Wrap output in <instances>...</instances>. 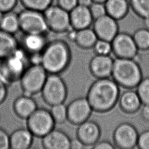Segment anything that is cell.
<instances>
[{"mask_svg":"<svg viewBox=\"0 0 149 149\" xmlns=\"http://www.w3.org/2000/svg\"><path fill=\"white\" fill-rule=\"evenodd\" d=\"M119 86L109 77L95 81L89 88L86 97L93 111L103 113L111 110L121 95Z\"/></svg>","mask_w":149,"mask_h":149,"instance_id":"6da1fadb","label":"cell"},{"mask_svg":"<svg viewBox=\"0 0 149 149\" xmlns=\"http://www.w3.org/2000/svg\"><path fill=\"white\" fill-rule=\"evenodd\" d=\"M71 61L70 47L61 39L48 41L41 52V65L48 74H60L69 68Z\"/></svg>","mask_w":149,"mask_h":149,"instance_id":"7a4b0ae2","label":"cell"},{"mask_svg":"<svg viewBox=\"0 0 149 149\" xmlns=\"http://www.w3.org/2000/svg\"><path fill=\"white\" fill-rule=\"evenodd\" d=\"M111 76L119 86L132 89L143 79V72L135 59L117 58L114 60Z\"/></svg>","mask_w":149,"mask_h":149,"instance_id":"3957f363","label":"cell"},{"mask_svg":"<svg viewBox=\"0 0 149 149\" xmlns=\"http://www.w3.org/2000/svg\"><path fill=\"white\" fill-rule=\"evenodd\" d=\"M1 78L9 85L20 81L29 63L28 55L20 47L6 58L1 60Z\"/></svg>","mask_w":149,"mask_h":149,"instance_id":"277c9868","label":"cell"},{"mask_svg":"<svg viewBox=\"0 0 149 149\" xmlns=\"http://www.w3.org/2000/svg\"><path fill=\"white\" fill-rule=\"evenodd\" d=\"M41 93L44 102L52 107L65 103L68 90L66 83L60 74H48Z\"/></svg>","mask_w":149,"mask_h":149,"instance_id":"5b68a950","label":"cell"},{"mask_svg":"<svg viewBox=\"0 0 149 149\" xmlns=\"http://www.w3.org/2000/svg\"><path fill=\"white\" fill-rule=\"evenodd\" d=\"M48 75L41 65H30L27 67L20 79L22 94L32 96L41 92Z\"/></svg>","mask_w":149,"mask_h":149,"instance_id":"8992f818","label":"cell"},{"mask_svg":"<svg viewBox=\"0 0 149 149\" xmlns=\"http://www.w3.org/2000/svg\"><path fill=\"white\" fill-rule=\"evenodd\" d=\"M27 120V127L34 136L42 137L55 128L56 124L50 111L38 107Z\"/></svg>","mask_w":149,"mask_h":149,"instance_id":"52a82bcc","label":"cell"},{"mask_svg":"<svg viewBox=\"0 0 149 149\" xmlns=\"http://www.w3.org/2000/svg\"><path fill=\"white\" fill-rule=\"evenodd\" d=\"M18 17L22 33L47 34L49 31L43 12L25 9L18 13Z\"/></svg>","mask_w":149,"mask_h":149,"instance_id":"ba28073f","label":"cell"},{"mask_svg":"<svg viewBox=\"0 0 149 149\" xmlns=\"http://www.w3.org/2000/svg\"><path fill=\"white\" fill-rule=\"evenodd\" d=\"M49 31L66 33L71 28L70 12L57 5H52L43 12Z\"/></svg>","mask_w":149,"mask_h":149,"instance_id":"9c48e42d","label":"cell"},{"mask_svg":"<svg viewBox=\"0 0 149 149\" xmlns=\"http://www.w3.org/2000/svg\"><path fill=\"white\" fill-rule=\"evenodd\" d=\"M112 52L117 58H135L138 49L132 35L126 32H119L111 42Z\"/></svg>","mask_w":149,"mask_h":149,"instance_id":"30bf717a","label":"cell"},{"mask_svg":"<svg viewBox=\"0 0 149 149\" xmlns=\"http://www.w3.org/2000/svg\"><path fill=\"white\" fill-rule=\"evenodd\" d=\"M139 134L133 125L123 123L115 129L113 139L115 145L122 149H131L137 146Z\"/></svg>","mask_w":149,"mask_h":149,"instance_id":"8fae6325","label":"cell"},{"mask_svg":"<svg viewBox=\"0 0 149 149\" xmlns=\"http://www.w3.org/2000/svg\"><path fill=\"white\" fill-rule=\"evenodd\" d=\"M93 111L86 97L78 98L67 106V121L74 125H80L89 120Z\"/></svg>","mask_w":149,"mask_h":149,"instance_id":"7c38bea8","label":"cell"},{"mask_svg":"<svg viewBox=\"0 0 149 149\" xmlns=\"http://www.w3.org/2000/svg\"><path fill=\"white\" fill-rule=\"evenodd\" d=\"M118 22L106 14L94 20L93 29L98 39L111 42L119 32Z\"/></svg>","mask_w":149,"mask_h":149,"instance_id":"4fadbf2b","label":"cell"},{"mask_svg":"<svg viewBox=\"0 0 149 149\" xmlns=\"http://www.w3.org/2000/svg\"><path fill=\"white\" fill-rule=\"evenodd\" d=\"M100 127L96 122L87 120L79 125L77 130L78 138L85 146H93L99 141L101 136Z\"/></svg>","mask_w":149,"mask_h":149,"instance_id":"5bb4252c","label":"cell"},{"mask_svg":"<svg viewBox=\"0 0 149 149\" xmlns=\"http://www.w3.org/2000/svg\"><path fill=\"white\" fill-rule=\"evenodd\" d=\"M114 60L110 55L96 54L91 58L89 63L91 72L97 79L111 77Z\"/></svg>","mask_w":149,"mask_h":149,"instance_id":"9a60e30c","label":"cell"},{"mask_svg":"<svg viewBox=\"0 0 149 149\" xmlns=\"http://www.w3.org/2000/svg\"><path fill=\"white\" fill-rule=\"evenodd\" d=\"M48 42L46 34L23 33L19 45L20 47L29 56L41 54Z\"/></svg>","mask_w":149,"mask_h":149,"instance_id":"2e32d148","label":"cell"},{"mask_svg":"<svg viewBox=\"0 0 149 149\" xmlns=\"http://www.w3.org/2000/svg\"><path fill=\"white\" fill-rule=\"evenodd\" d=\"M71 139L64 131L53 129L42 138V146L46 149H71Z\"/></svg>","mask_w":149,"mask_h":149,"instance_id":"e0dca14e","label":"cell"},{"mask_svg":"<svg viewBox=\"0 0 149 149\" xmlns=\"http://www.w3.org/2000/svg\"><path fill=\"white\" fill-rule=\"evenodd\" d=\"M71 26L76 30L91 28L94 19L89 7L78 5L70 12Z\"/></svg>","mask_w":149,"mask_h":149,"instance_id":"ac0fdd59","label":"cell"},{"mask_svg":"<svg viewBox=\"0 0 149 149\" xmlns=\"http://www.w3.org/2000/svg\"><path fill=\"white\" fill-rule=\"evenodd\" d=\"M37 101L32 96L22 94L14 100L13 109L20 119H27L38 108Z\"/></svg>","mask_w":149,"mask_h":149,"instance_id":"d6986e66","label":"cell"},{"mask_svg":"<svg viewBox=\"0 0 149 149\" xmlns=\"http://www.w3.org/2000/svg\"><path fill=\"white\" fill-rule=\"evenodd\" d=\"M34 137L27 127L16 129L9 135L10 149H29L32 146Z\"/></svg>","mask_w":149,"mask_h":149,"instance_id":"ffe728a7","label":"cell"},{"mask_svg":"<svg viewBox=\"0 0 149 149\" xmlns=\"http://www.w3.org/2000/svg\"><path fill=\"white\" fill-rule=\"evenodd\" d=\"M119 102L121 109L130 114L137 112L143 104L137 92L130 89L120 95Z\"/></svg>","mask_w":149,"mask_h":149,"instance_id":"44dd1931","label":"cell"},{"mask_svg":"<svg viewBox=\"0 0 149 149\" xmlns=\"http://www.w3.org/2000/svg\"><path fill=\"white\" fill-rule=\"evenodd\" d=\"M104 4L107 15L117 21L126 17L130 9L129 0H107Z\"/></svg>","mask_w":149,"mask_h":149,"instance_id":"7402d4cb","label":"cell"},{"mask_svg":"<svg viewBox=\"0 0 149 149\" xmlns=\"http://www.w3.org/2000/svg\"><path fill=\"white\" fill-rule=\"evenodd\" d=\"M20 47L15 35L0 30V60L13 54Z\"/></svg>","mask_w":149,"mask_h":149,"instance_id":"603a6c76","label":"cell"},{"mask_svg":"<svg viewBox=\"0 0 149 149\" xmlns=\"http://www.w3.org/2000/svg\"><path fill=\"white\" fill-rule=\"evenodd\" d=\"M98 38L93 29H84L77 31L74 42L79 47L83 49L93 48Z\"/></svg>","mask_w":149,"mask_h":149,"instance_id":"cb8c5ba5","label":"cell"},{"mask_svg":"<svg viewBox=\"0 0 149 149\" xmlns=\"http://www.w3.org/2000/svg\"><path fill=\"white\" fill-rule=\"evenodd\" d=\"M0 30L13 35L20 31L18 13L13 11L4 13L0 24Z\"/></svg>","mask_w":149,"mask_h":149,"instance_id":"d4e9b609","label":"cell"},{"mask_svg":"<svg viewBox=\"0 0 149 149\" xmlns=\"http://www.w3.org/2000/svg\"><path fill=\"white\" fill-rule=\"evenodd\" d=\"M25 9L44 12L52 5L54 0H19Z\"/></svg>","mask_w":149,"mask_h":149,"instance_id":"484cf974","label":"cell"},{"mask_svg":"<svg viewBox=\"0 0 149 149\" xmlns=\"http://www.w3.org/2000/svg\"><path fill=\"white\" fill-rule=\"evenodd\" d=\"M130 9L135 15L144 19L149 16V0H129Z\"/></svg>","mask_w":149,"mask_h":149,"instance_id":"4316f807","label":"cell"},{"mask_svg":"<svg viewBox=\"0 0 149 149\" xmlns=\"http://www.w3.org/2000/svg\"><path fill=\"white\" fill-rule=\"evenodd\" d=\"M132 36L138 49H149V30L145 28L139 29L135 31Z\"/></svg>","mask_w":149,"mask_h":149,"instance_id":"83f0119b","label":"cell"},{"mask_svg":"<svg viewBox=\"0 0 149 149\" xmlns=\"http://www.w3.org/2000/svg\"><path fill=\"white\" fill-rule=\"evenodd\" d=\"M51 107V113L56 124H63L67 121V106L65 103L55 105Z\"/></svg>","mask_w":149,"mask_h":149,"instance_id":"f1b7e54d","label":"cell"},{"mask_svg":"<svg viewBox=\"0 0 149 149\" xmlns=\"http://www.w3.org/2000/svg\"><path fill=\"white\" fill-rule=\"evenodd\" d=\"M136 88L142 104H149V77L143 78Z\"/></svg>","mask_w":149,"mask_h":149,"instance_id":"f546056e","label":"cell"},{"mask_svg":"<svg viewBox=\"0 0 149 149\" xmlns=\"http://www.w3.org/2000/svg\"><path fill=\"white\" fill-rule=\"evenodd\" d=\"M93 49L97 54L110 55L112 52L111 42L98 39L93 47Z\"/></svg>","mask_w":149,"mask_h":149,"instance_id":"4dcf8cb0","label":"cell"},{"mask_svg":"<svg viewBox=\"0 0 149 149\" xmlns=\"http://www.w3.org/2000/svg\"><path fill=\"white\" fill-rule=\"evenodd\" d=\"M89 8L94 20L107 14L104 3L93 2Z\"/></svg>","mask_w":149,"mask_h":149,"instance_id":"1f68e13d","label":"cell"},{"mask_svg":"<svg viewBox=\"0 0 149 149\" xmlns=\"http://www.w3.org/2000/svg\"><path fill=\"white\" fill-rule=\"evenodd\" d=\"M18 0H0V12L3 13L13 11L18 3Z\"/></svg>","mask_w":149,"mask_h":149,"instance_id":"d6a6232c","label":"cell"},{"mask_svg":"<svg viewBox=\"0 0 149 149\" xmlns=\"http://www.w3.org/2000/svg\"><path fill=\"white\" fill-rule=\"evenodd\" d=\"M137 146L139 149H149V130L143 131L139 134Z\"/></svg>","mask_w":149,"mask_h":149,"instance_id":"836d02e7","label":"cell"},{"mask_svg":"<svg viewBox=\"0 0 149 149\" xmlns=\"http://www.w3.org/2000/svg\"><path fill=\"white\" fill-rule=\"evenodd\" d=\"M57 5L63 9L70 12L78 4L77 0H57Z\"/></svg>","mask_w":149,"mask_h":149,"instance_id":"e575fe53","label":"cell"},{"mask_svg":"<svg viewBox=\"0 0 149 149\" xmlns=\"http://www.w3.org/2000/svg\"><path fill=\"white\" fill-rule=\"evenodd\" d=\"M10 149L9 135L7 132L0 127V149Z\"/></svg>","mask_w":149,"mask_h":149,"instance_id":"d590c367","label":"cell"},{"mask_svg":"<svg viewBox=\"0 0 149 149\" xmlns=\"http://www.w3.org/2000/svg\"><path fill=\"white\" fill-rule=\"evenodd\" d=\"M8 85L0 79V104L4 102L8 95Z\"/></svg>","mask_w":149,"mask_h":149,"instance_id":"8d00e7d4","label":"cell"},{"mask_svg":"<svg viewBox=\"0 0 149 149\" xmlns=\"http://www.w3.org/2000/svg\"><path fill=\"white\" fill-rule=\"evenodd\" d=\"M93 149H115V146L113 145L110 141H102L97 142L93 146Z\"/></svg>","mask_w":149,"mask_h":149,"instance_id":"74e56055","label":"cell"},{"mask_svg":"<svg viewBox=\"0 0 149 149\" xmlns=\"http://www.w3.org/2000/svg\"><path fill=\"white\" fill-rule=\"evenodd\" d=\"M84 147V144L78 138L71 139V149H82Z\"/></svg>","mask_w":149,"mask_h":149,"instance_id":"f35d334b","label":"cell"},{"mask_svg":"<svg viewBox=\"0 0 149 149\" xmlns=\"http://www.w3.org/2000/svg\"><path fill=\"white\" fill-rule=\"evenodd\" d=\"M141 116L145 121L149 122V104L143 105L141 109Z\"/></svg>","mask_w":149,"mask_h":149,"instance_id":"ab89813d","label":"cell"},{"mask_svg":"<svg viewBox=\"0 0 149 149\" xmlns=\"http://www.w3.org/2000/svg\"><path fill=\"white\" fill-rule=\"evenodd\" d=\"M78 4L79 5L86 7H89L92 4L93 1V0H77Z\"/></svg>","mask_w":149,"mask_h":149,"instance_id":"60d3db41","label":"cell"},{"mask_svg":"<svg viewBox=\"0 0 149 149\" xmlns=\"http://www.w3.org/2000/svg\"><path fill=\"white\" fill-rule=\"evenodd\" d=\"M143 20L145 28L149 30V16L143 19Z\"/></svg>","mask_w":149,"mask_h":149,"instance_id":"b9f144b4","label":"cell"},{"mask_svg":"<svg viewBox=\"0 0 149 149\" xmlns=\"http://www.w3.org/2000/svg\"><path fill=\"white\" fill-rule=\"evenodd\" d=\"M107 0H93V2H97V3H105Z\"/></svg>","mask_w":149,"mask_h":149,"instance_id":"7bdbcfd3","label":"cell"},{"mask_svg":"<svg viewBox=\"0 0 149 149\" xmlns=\"http://www.w3.org/2000/svg\"><path fill=\"white\" fill-rule=\"evenodd\" d=\"M1 70H2V62H1V60H0V79H2V78H1Z\"/></svg>","mask_w":149,"mask_h":149,"instance_id":"ee69618b","label":"cell"},{"mask_svg":"<svg viewBox=\"0 0 149 149\" xmlns=\"http://www.w3.org/2000/svg\"><path fill=\"white\" fill-rule=\"evenodd\" d=\"M4 14V13H3L2 12H0V24H1V21H2L3 16Z\"/></svg>","mask_w":149,"mask_h":149,"instance_id":"f6af8a7d","label":"cell"}]
</instances>
